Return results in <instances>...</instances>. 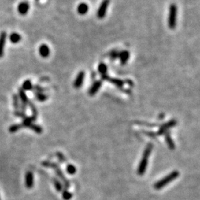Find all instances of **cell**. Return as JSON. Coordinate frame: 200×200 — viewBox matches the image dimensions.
Here are the masks:
<instances>
[{
	"label": "cell",
	"instance_id": "6da1fadb",
	"mask_svg": "<svg viewBox=\"0 0 200 200\" xmlns=\"http://www.w3.org/2000/svg\"><path fill=\"white\" fill-rule=\"evenodd\" d=\"M153 148H154V145L151 143H148L145 147L143 154V157L140 160L139 165L137 168V174L139 176H143L145 174V171L147 170V167L148 164V159L151 154Z\"/></svg>",
	"mask_w": 200,
	"mask_h": 200
},
{
	"label": "cell",
	"instance_id": "7a4b0ae2",
	"mask_svg": "<svg viewBox=\"0 0 200 200\" xmlns=\"http://www.w3.org/2000/svg\"><path fill=\"white\" fill-rule=\"evenodd\" d=\"M42 165H43L44 167H45V168H52V169H54V171H55L56 174H57V176L59 177L61 180H62L64 189L68 190V189L69 188L70 182L68 181V179L65 178V176L64 173H63L62 170L59 168V165H58L57 163L49 162V161H45V162H43V163H42Z\"/></svg>",
	"mask_w": 200,
	"mask_h": 200
},
{
	"label": "cell",
	"instance_id": "3957f363",
	"mask_svg": "<svg viewBox=\"0 0 200 200\" xmlns=\"http://www.w3.org/2000/svg\"><path fill=\"white\" fill-rule=\"evenodd\" d=\"M179 176H180V172L177 171H172L171 173L167 175L164 178H162V180H159V181L156 182L154 185V188L156 189V190H160V189L165 187L167 185L171 183V182L174 181L176 178H178Z\"/></svg>",
	"mask_w": 200,
	"mask_h": 200
},
{
	"label": "cell",
	"instance_id": "277c9868",
	"mask_svg": "<svg viewBox=\"0 0 200 200\" xmlns=\"http://www.w3.org/2000/svg\"><path fill=\"white\" fill-rule=\"evenodd\" d=\"M177 7L175 4L171 5L168 15V27L170 29H175L176 25Z\"/></svg>",
	"mask_w": 200,
	"mask_h": 200
},
{
	"label": "cell",
	"instance_id": "5b68a950",
	"mask_svg": "<svg viewBox=\"0 0 200 200\" xmlns=\"http://www.w3.org/2000/svg\"><path fill=\"white\" fill-rule=\"evenodd\" d=\"M176 124H177V122L176 119H171V120L169 121V122L162 124V125L159 127V130H158V131L157 132V136H161V135L165 134L167 132H168V131H169L171 128L175 127V126L176 125Z\"/></svg>",
	"mask_w": 200,
	"mask_h": 200
},
{
	"label": "cell",
	"instance_id": "8992f818",
	"mask_svg": "<svg viewBox=\"0 0 200 200\" xmlns=\"http://www.w3.org/2000/svg\"><path fill=\"white\" fill-rule=\"evenodd\" d=\"M110 5V0H103L99 5L97 11V17L99 19H103L106 15L107 10Z\"/></svg>",
	"mask_w": 200,
	"mask_h": 200
},
{
	"label": "cell",
	"instance_id": "52a82bcc",
	"mask_svg": "<svg viewBox=\"0 0 200 200\" xmlns=\"http://www.w3.org/2000/svg\"><path fill=\"white\" fill-rule=\"evenodd\" d=\"M19 99L21 100V105H20V110L22 112H25L26 107L28 104V99L27 95L25 94V91L22 90V88L19 89Z\"/></svg>",
	"mask_w": 200,
	"mask_h": 200
},
{
	"label": "cell",
	"instance_id": "ba28073f",
	"mask_svg": "<svg viewBox=\"0 0 200 200\" xmlns=\"http://www.w3.org/2000/svg\"><path fill=\"white\" fill-rule=\"evenodd\" d=\"M85 73L84 71H80V73L77 74L76 80H75L74 83H73V87L75 88H80L82 87V84H83L84 80H85Z\"/></svg>",
	"mask_w": 200,
	"mask_h": 200
},
{
	"label": "cell",
	"instance_id": "9c48e42d",
	"mask_svg": "<svg viewBox=\"0 0 200 200\" xmlns=\"http://www.w3.org/2000/svg\"><path fill=\"white\" fill-rule=\"evenodd\" d=\"M34 185V177L31 171H28L25 174V186L27 188H33Z\"/></svg>",
	"mask_w": 200,
	"mask_h": 200
},
{
	"label": "cell",
	"instance_id": "30bf717a",
	"mask_svg": "<svg viewBox=\"0 0 200 200\" xmlns=\"http://www.w3.org/2000/svg\"><path fill=\"white\" fill-rule=\"evenodd\" d=\"M30 5L29 3L27 1H23L21 3H19L18 5V8H17V10H18V12L19 14L21 15H26L28 13L29 10Z\"/></svg>",
	"mask_w": 200,
	"mask_h": 200
},
{
	"label": "cell",
	"instance_id": "8fae6325",
	"mask_svg": "<svg viewBox=\"0 0 200 200\" xmlns=\"http://www.w3.org/2000/svg\"><path fill=\"white\" fill-rule=\"evenodd\" d=\"M7 33L5 31L0 33V58H2L4 55V48L6 42Z\"/></svg>",
	"mask_w": 200,
	"mask_h": 200
},
{
	"label": "cell",
	"instance_id": "7c38bea8",
	"mask_svg": "<svg viewBox=\"0 0 200 200\" xmlns=\"http://www.w3.org/2000/svg\"><path fill=\"white\" fill-rule=\"evenodd\" d=\"M102 86V81L100 80H98V81H96L93 84L92 86L91 87V88L89 89L88 94L90 96H94L96 93L99 91Z\"/></svg>",
	"mask_w": 200,
	"mask_h": 200
},
{
	"label": "cell",
	"instance_id": "4fadbf2b",
	"mask_svg": "<svg viewBox=\"0 0 200 200\" xmlns=\"http://www.w3.org/2000/svg\"><path fill=\"white\" fill-rule=\"evenodd\" d=\"M39 52L40 56L43 58H47L48 57H49L50 53L49 47L47 45H45V44H43V45H42L41 46L39 47Z\"/></svg>",
	"mask_w": 200,
	"mask_h": 200
},
{
	"label": "cell",
	"instance_id": "5bb4252c",
	"mask_svg": "<svg viewBox=\"0 0 200 200\" xmlns=\"http://www.w3.org/2000/svg\"><path fill=\"white\" fill-rule=\"evenodd\" d=\"M36 118H37V117H36V116H34V115L31 116V117H26L25 118L23 119V122H22V126L24 128H29L31 124H33V122L36 120Z\"/></svg>",
	"mask_w": 200,
	"mask_h": 200
},
{
	"label": "cell",
	"instance_id": "9a60e30c",
	"mask_svg": "<svg viewBox=\"0 0 200 200\" xmlns=\"http://www.w3.org/2000/svg\"><path fill=\"white\" fill-rule=\"evenodd\" d=\"M119 57L120 59L121 64L125 65L130 58V53L128 50H122V51L119 53Z\"/></svg>",
	"mask_w": 200,
	"mask_h": 200
},
{
	"label": "cell",
	"instance_id": "2e32d148",
	"mask_svg": "<svg viewBox=\"0 0 200 200\" xmlns=\"http://www.w3.org/2000/svg\"><path fill=\"white\" fill-rule=\"evenodd\" d=\"M165 142L168 145V148H169L171 150H174L175 149V143L173 142V140L172 139L171 134H170L169 132H167L165 134Z\"/></svg>",
	"mask_w": 200,
	"mask_h": 200
},
{
	"label": "cell",
	"instance_id": "e0dca14e",
	"mask_svg": "<svg viewBox=\"0 0 200 200\" xmlns=\"http://www.w3.org/2000/svg\"><path fill=\"white\" fill-rule=\"evenodd\" d=\"M89 10V7L86 3H81L77 7V12L80 15H85Z\"/></svg>",
	"mask_w": 200,
	"mask_h": 200
},
{
	"label": "cell",
	"instance_id": "ac0fdd59",
	"mask_svg": "<svg viewBox=\"0 0 200 200\" xmlns=\"http://www.w3.org/2000/svg\"><path fill=\"white\" fill-rule=\"evenodd\" d=\"M21 39H22V36H21V35L19 34V33H13L10 35V41L12 43H18L19 42L21 41Z\"/></svg>",
	"mask_w": 200,
	"mask_h": 200
},
{
	"label": "cell",
	"instance_id": "d6986e66",
	"mask_svg": "<svg viewBox=\"0 0 200 200\" xmlns=\"http://www.w3.org/2000/svg\"><path fill=\"white\" fill-rule=\"evenodd\" d=\"M108 81H109L113 83V85L117 86V87H119V88H122L124 85V82L122 81V80H119V79H115V78H108Z\"/></svg>",
	"mask_w": 200,
	"mask_h": 200
},
{
	"label": "cell",
	"instance_id": "ffe728a7",
	"mask_svg": "<svg viewBox=\"0 0 200 200\" xmlns=\"http://www.w3.org/2000/svg\"><path fill=\"white\" fill-rule=\"evenodd\" d=\"M52 181L54 182V187H56L58 192H62V191L64 190V187H63V185L61 183V182L56 178H53Z\"/></svg>",
	"mask_w": 200,
	"mask_h": 200
},
{
	"label": "cell",
	"instance_id": "44dd1931",
	"mask_svg": "<svg viewBox=\"0 0 200 200\" xmlns=\"http://www.w3.org/2000/svg\"><path fill=\"white\" fill-rule=\"evenodd\" d=\"M33 88V86L32 85V82H31V80H25L23 82V85H22V90L24 91H31Z\"/></svg>",
	"mask_w": 200,
	"mask_h": 200
},
{
	"label": "cell",
	"instance_id": "7402d4cb",
	"mask_svg": "<svg viewBox=\"0 0 200 200\" xmlns=\"http://www.w3.org/2000/svg\"><path fill=\"white\" fill-rule=\"evenodd\" d=\"M29 128H31V130H33L36 133H38V134H41L43 133V128L41 127L39 124H32L31 126L29 127Z\"/></svg>",
	"mask_w": 200,
	"mask_h": 200
},
{
	"label": "cell",
	"instance_id": "603a6c76",
	"mask_svg": "<svg viewBox=\"0 0 200 200\" xmlns=\"http://www.w3.org/2000/svg\"><path fill=\"white\" fill-rule=\"evenodd\" d=\"M13 106H14L15 109L17 110L16 111H19L20 110V103H19V96L17 95H13Z\"/></svg>",
	"mask_w": 200,
	"mask_h": 200
},
{
	"label": "cell",
	"instance_id": "cb8c5ba5",
	"mask_svg": "<svg viewBox=\"0 0 200 200\" xmlns=\"http://www.w3.org/2000/svg\"><path fill=\"white\" fill-rule=\"evenodd\" d=\"M98 71H99L100 74H101L102 76L107 74V71H108L107 65L105 64H104V63H100L99 67H98Z\"/></svg>",
	"mask_w": 200,
	"mask_h": 200
},
{
	"label": "cell",
	"instance_id": "d4e9b609",
	"mask_svg": "<svg viewBox=\"0 0 200 200\" xmlns=\"http://www.w3.org/2000/svg\"><path fill=\"white\" fill-rule=\"evenodd\" d=\"M66 171L68 174L74 175L76 172V168L73 165L69 164L66 166Z\"/></svg>",
	"mask_w": 200,
	"mask_h": 200
},
{
	"label": "cell",
	"instance_id": "484cf974",
	"mask_svg": "<svg viewBox=\"0 0 200 200\" xmlns=\"http://www.w3.org/2000/svg\"><path fill=\"white\" fill-rule=\"evenodd\" d=\"M35 96H36V99H38L40 102H44L45 100L48 99V96L45 95L43 93H35Z\"/></svg>",
	"mask_w": 200,
	"mask_h": 200
},
{
	"label": "cell",
	"instance_id": "4316f807",
	"mask_svg": "<svg viewBox=\"0 0 200 200\" xmlns=\"http://www.w3.org/2000/svg\"><path fill=\"white\" fill-rule=\"evenodd\" d=\"M62 198H63V199H64V200L71 199L72 194H71V193H70L68 190H66V189H64V190L62 191Z\"/></svg>",
	"mask_w": 200,
	"mask_h": 200
},
{
	"label": "cell",
	"instance_id": "83f0119b",
	"mask_svg": "<svg viewBox=\"0 0 200 200\" xmlns=\"http://www.w3.org/2000/svg\"><path fill=\"white\" fill-rule=\"evenodd\" d=\"M119 52L118 50H113L110 52L109 57L111 60H115V59H117V58L119 57Z\"/></svg>",
	"mask_w": 200,
	"mask_h": 200
},
{
	"label": "cell",
	"instance_id": "f1b7e54d",
	"mask_svg": "<svg viewBox=\"0 0 200 200\" xmlns=\"http://www.w3.org/2000/svg\"><path fill=\"white\" fill-rule=\"evenodd\" d=\"M22 128V124H13V125H11L10 127L9 131L10 133H15L17 132V131H19V129H21Z\"/></svg>",
	"mask_w": 200,
	"mask_h": 200
},
{
	"label": "cell",
	"instance_id": "f546056e",
	"mask_svg": "<svg viewBox=\"0 0 200 200\" xmlns=\"http://www.w3.org/2000/svg\"><path fill=\"white\" fill-rule=\"evenodd\" d=\"M28 105L30 106V108H31V111H32L33 115L38 117V111H37V109L36 108V107H35V105L30 101H28Z\"/></svg>",
	"mask_w": 200,
	"mask_h": 200
},
{
	"label": "cell",
	"instance_id": "4dcf8cb0",
	"mask_svg": "<svg viewBox=\"0 0 200 200\" xmlns=\"http://www.w3.org/2000/svg\"><path fill=\"white\" fill-rule=\"evenodd\" d=\"M56 155H57V157L58 158V159H59V162H62V163L65 162V161H66V158L65 157V156L63 155V154H62V153H60V152H57V154H56Z\"/></svg>",
	"mask_w": 200,
	"mask_h": 200
},
{
	"label": "cell",
	"instance_id": "1f68e13d",
	"mask_svg": "<svg viewBox=\"0 0 200 200\" xmlns=\"http://www.w3.org/2000/svg\"><path fill=\"white\" fill-rule=\"evenodd\" d=\"M143 133H145L146 136H150V137H151V138H154L155 136H157V133L152 132V131H143Z\"/></svg>",
	"mask_w": 200,
	"mask_h": 200
},
{
	"label": "cell",
	"instance_id": "d6a6232c",
	"mask_svg": "<svg viewBox=\"0 0 200 200\" xmlns=\"http://www.w3.org/2000/svg\"><path fill=\"white\" fill-rule=\"evenodd\" d=\"M15 115L17 116V117H22V118H23V119H24L26 117L24 112L21 111V110H19V111H15Z\"/></svg>",
	"mask_w": 200,
	"mask_h": 200
},
{
	"label": "cell",
	"instance_id": "836d02e7",
	"mask_svg": "<svg viewBox=\"0 0 200 200\" xmlns=\"http://www.w3.org/2000/svg\"><path fill=\"white\" fill-rule=\"evenodd\" d=\"M33 89L34 90L35 93H43V91H44V89L42 88L41 87H39V86H38V85L34 86Z\"/></svg>",
	"mask_w": 200,
	"mask_h": 200
},
{
	"label": "cell",
	"instance_id": "e575fe53",
	"mask_svg": "<svg viewBox=\"0 0 200 200\" xmlns=\"http://www.w3.org/2000/svg\"><path fill=\"white\" fill-rule=\"evenodd\" d=\"M136 123L139 124H142V125H144V126H147V127H157V124H149V123H147V122H136Z\"/></svg>",
	"mask_w": 200,
	"mask_h": 200
}]
</instances>
